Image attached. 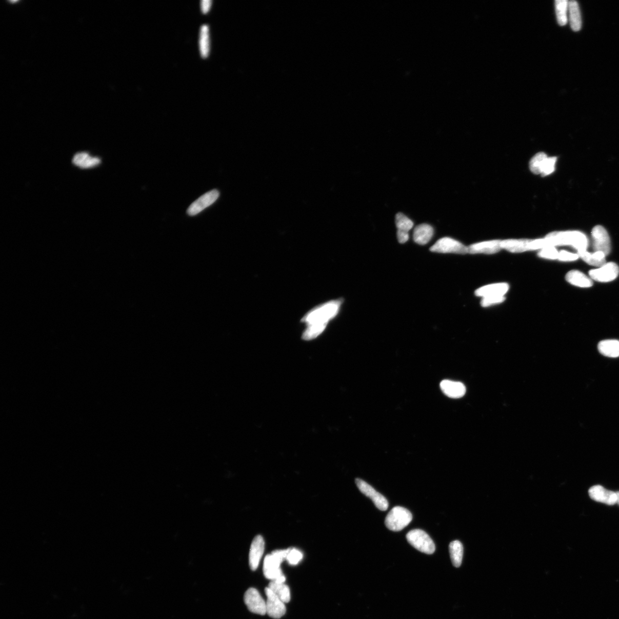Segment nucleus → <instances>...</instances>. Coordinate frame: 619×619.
<instances>
[{
  "label": "nucleus",
  "mask_w": 619,
  "mask_h": 619,
  "mask_svg": "<svg viewBox=\"0 0 619 619\" xmlns=\"http://www.w3.org/2000/svg\"><path fill=\"white\" fill-rule=\"evenodd\" d=\"M341 304L342 301L340 299L330 301L307 313L302 321L308 325V327L302 338L309 341L317 337L323 332L329 321L337 315Z\"/></svg>",
  "instance_id": "1"
},
{
  "label": "nucleus",
  "mask_w": 619,
  "mask_h": 619,
  "mask_svg": "<svg viewBox=\"0 0 619 619\" xmlns=\"http://www.w3.org/2000/svg\"><path fill=\"white\" fill-rule=\"evenodd\" d=\"M545 238L551 247L571 246L577 252L586 251L589 245L587 236L578 231L553 232Z\"/></svg>",
  "instance_id": "2"
},
{
  "label": "nucleus",
  "mask_w": 619,
  "mask_h": 619,
  "mask_svg": "<svg viewBox=\"0 0 619 619\" xmlns=\"http://www.w3.org/2000/svg\"><path fill=\"white\" fill-rule=\"evenodd\" d=\"M290 549L275 550L266 555L263 563V573L266 578L279 583H285L286 577L281 569V564L286 560Z\"/></svg>",
  "instance_id": "3"
},
{
  "label": "nucleus",
  "mask_w": 619,
  "mask_h": 619,
  "mask_svg": "<svg viewBox=\"0 0 619 619\" xmlns=\"http://www.w3.org/2000/svg\"><path fill=\"white\" fill-rule=\"evenodd\" d=\"M412 514L408 509L401 506L394 507L386 516L385 524L393 532L405 528L412 520Z\"/></svg>",
  "instance_id": "4"
},
{
  "label": "nucleus",
  "mask_w": 619,
  "mask_h": 619,
  "mask_svg": "<svg viewBox=\"0 0 619 619\" xmlns=\"http://www.w3.org/2000/svg\"><path fill=\"white\" fill-rule=\"evenodd\" d=\"M406 538L408 542L418 551L427 554H432L435 551L434 543L425 531L412 530L407 533Z\"/></svg>",
  "instance_id": "5"
},
{
  "label": "nucleus",
  "mask_w": 619,
  "mask_h": 619,
  "mask_svg": "<svg viewBox=\"0 0 619 619\" xmlns=\"http://www.w3.org/2000/svg\"><path fill=\"white\" fill-rule=\"evenodd\" d=\"M430 251L436 253H453L464 255L469 253V248L454 238L446 237L437 241L430 248Z\"/></svg>",
  "instance_id": "6"
},
{
  "label": "nucleus",
  "mask_w": 619,
  "mask_h": 619,
  "mask_svg": "<svg viewBox=\"0 0 619 619\" xmlns=\"http://www.w3.org/2000/svg\"><path fill=\"white\" fill-rule=\"evenodd\" d=\"M592 237L594 252H602L607 256L611 252L610 236L605 228L597 225L592 229Z\"/></svg>",
  "instance_id": "7"
},
{
  "label": "nucleus",
  "mask_w": 619,
  "mask_h": 619,
  "mask_svg": "<svg viewBox=\"0 0 619 619\" xmlns=\"http://www.w3.org/2000/svg\"><path fill=\"white\" fill-rule=\"evenodd\" d=\"M244 601L250 612L260 615H265L267 613L266 602L256 589H248L244 596Z\"/></svg>",
  "instance_id": "8"
},
{
  "label": "nucleus",
  "mask_w": 619,
  "mask_h": 619,
  "mask_svg": "<svg viewBox=\"0 0 619 619\" xmlns=\"http://www.w3.org/2000/svg\"><path fill=\"white\" fill-rule=\"evenodd\" d=\"M619 267L615 263L610 262L598 268L589 271V275L592 280L599 282H610L617 278Z\"/></svg>",
  "instance_id": "9"
},
{
  "label": "nucleus",
  "mask_w": 619,
  "mask_h": 619,
  "mask_svg": "<svg viewBox=\"0 0 619 619\" xmlns=\"http://www.w3.org/2000/svg\"><path fill=\"white\" fill-rule=\"evenodd\" d=\"M265 593L267 596L266 611L267 615L275 619H278L284 616L286 612L285 603L283 602L268 587L265 588Z\"/></svg>",
  "instance_id": "10"
},
{
  "label": "nucleus",
  "mask_w": 619,
  "mask_h": 619,
  "mask_svg": "<svg viewBox=\"0 0 619 619\" xmlns=\"http://www.w3.org/2000/svg\"><path fill=\"white\" fill-rule=\"evenodd\" d=\"M355 481L360 491L371 499L375 506L379 510L386 511L388 509L389 504L386 497L378 493L376 490H375L366 482L358 478L355 479Z\"/></svg>",
  "instance_id": "11"
},
{
  "label": "nucleus",
  "mask_w": 619,
  "mask_h": 619,
  "mask_svg": "<svg viewBox=\"0 0 619 619\" xmlns=\"http://www.w3.org/2000/svg\"><path fill=\"white\" fill-rule=\"evenodd\" d=\"M219 196H220V193L216 189H213L212 191L205 193L189 206L187 213L189 216L196 215L205 209L211 206L217 201Z\"/></svg>",
  "instance_id": "12"
},
{
  "label": "nucleus",
  "mask_w": 619,
  "mask_h": 619,
  "mask_svg": "<svg viewBox=\"0 0 619 619\" xmlns=\"http://www.w3.org/2000/svg\"><path fill=\"white\" fill-rule=\"evenodd\" d=\"M265 547V540L262 536L256 535L252 541L249 554V565L252 571H256L259 567L261 560L264 553Z\"/></svg>",
  "instance_id": "13"
},
{
  "label": "nucleus",
  "mask_w": 619,
  "mask_h": 619,
  "mask_svg": "<svg viewBox=\"0 0 619 619\" xmlns=\"http://www.w3.org/2000/svg\"><path fill=\"white\" fill-rule=\"evenodd\" d=\"M591 498L598 503L612 505L617 503L616 493L609 491L602 486H594L589 490Z\"/></svg>",
  "instance_id": "14"
},
{
  "label": "nucleus",
  "mask_w": 619,
  "mask_h": 619,
  "mask_svg": "<svg viewBox=\"0 0 619 619\" xmlns=\"http://www.w3.org/2000/svg\"><path fill=\"white\" fill-rule=\"evenodd\" d=\"M441 388L443 392L446 396L453 398H458L464 396L466 391L464 384L448 380H443L442 382Z\"/></svg>",
  "instance_id": "15"
},
{
  "label": "nucleus",
  "mask_w": 619,
  "mask_h": 619,
  "mask_svg": "<svg viewBox=\"0 0 619 619\" xmlns=\"http://www.w3.org/2000/svg\"><path fill=\"white\" fill-rule=\"evenodd\" d=\"M501 242V241L495 240L474 244L468 247L469 253H472V254H475V253L493 254L502 249Z\"/></svg>",
  "instance_id": "16"
},
{
  "label": "nucleus",
  "mask_w": 619,
  "mask_h": 619,
  "mask_svg": "<svg viewBox=\"0 0 619 619\" xmlns=\"http://www.w3.org/2000/svg\"><path fill=\"white\" fill-rule=\"evenodd\" d=\"M509 289L508 284L505 283H501V284H495L490 285L481 287L475 291V295L477 296L487 297V296H503Z\"/></svg>",
  "instance_id": "17"
},
{
  "label": "nucleus",
  "mask_w": 619,
  "mask_h": 619,
  "mask_svg": "<svg viewBox=\"0 0 619 619\" xmlns=\"http://www.w3.org/2000/svg\"><path fill=\"white\" fill-rule=\"evenodd\" d=\"M565 279L569 284L582 287V288H589L593 284L591 277H589L584 273L577 270H572L568 272L565 276Z\"/></svg>",
  "instance_id": "18"
},
{
  "label": "nucleus",
  "mask_w": 619,
  "mask_h": 619,
  "mask_svg": "<svg viewBox=\"0 0 619 619\" xmlns=\"http://www.w3.org/2000/svg\"><path fill=\"white\" fill-rule=\"evenodd\" d=\"M72 162L81 169H90L99 165L101 160L98 157H92L86 152H80L74 155Z\"/></svg>",
  "instance_id": "19"
},
{
  "label": "nucleus",
  "mask_w": 619,
  "mask_h": 619,
  "mask_svg": "<svg viewBox=\"0 0 619 619\" xmlns=\"http://www.w3.org/2000/svg\"><path fill=\"white\" fill-rule=\"evenodd\" d=\"M433 235V228L427 224L417 226L414 230L413 239L418 245H425L431 239Z\"/></svg>",
  "instance_id": "20"
},
{
  "label": "nucleus",
  "mask_w": 619,
  "mask_h": 619,
  "mask_svg": "<svg viewBox=\"0 0 619 619\" xmlns=\"http://www.w3.org/2000/svg\"><path fill=\"white\" fill-rule=\"evenodd\" d=\"M569 19L572 30L574 32L581 31L582 27V19L579 5L576 1L569 2Z\"/></svg>",
  "instance_id": "21"
},
{
  "label": "nucleus",
  "mask_w": 619,
  "mask_h": 619,
  "mask_svg": "<svg viewBox=\"0 0 619 619\" xmlns=\"http://www.w3.org/2000/svg\"><path fill=\"white\" fill-rule=\"evenodd\" d=\"M199 50L203 58H207L210 52V37L208 24H203L199 32Z\"/></svg>",
  "instance_id": "22"
},
{
  "label": "nucleus",
  "mask_w": 619,
  "mask_h": 619,
  "mask_svg": "<svg viewBox=\"0 0 619 619\" xmlns=\"http://www.w3.org/2000/svg\"><path fill=\"white\" fill-rule=\"evenodd\" d=\"M599 352L604 356L616 358L619 357V341L616 340H604L598 345Z\"/></svg>",
  "instance_id": "23"
},
{
  "label": "nucleus",
  "mask_w": 619,
  "mask_h": 619,
  "mask_svg": "<svg viewBox=\"0 0 619 619\" xmlns=\"http://www.w3.org/2000/svg\"><path fill=\"white\" fill-rule=\"evenodd\" d=\"M530 239H508L501 241V248L511 252L518 253L529 251Z\"/></svg>",
  "instance_id": "24"
},
{
  "label": "nucleus",
  "mask_w": 619,
  "mask_h": 619,
  "mask_svg": "<svg viewBox=\"0 0 619 619\" xmlns=\"http://www.w3.org/2000/svg\"><path fill=\"white\" fill-rule=\"evenodd\" d=\"M579 257L586 262L587 264L597 267H602L606 263V255L602 252H594L593 253L586 251L578 252Z\"/></svg>",
  "instance_id": "25"
},
{
  "label": "nucleus",
  "mask_w": 619,
  "mask_h": 619,
  "mask_svg": "<svg viewBox=\"0 0 619 619\" xmlns=\"http://www.w3.org/2000/svg\"><path fill=\"white\" fill-rule=\"evenodd\" d=\"M268 588L274 592L281 600L285 603H288L291 600L290 588L285 583H279L271 581Z\"/></svg>",
  "instance_id": "26"
},
{
  "label": "nucleus",
  "mask_w": 619,
  "mask_h": 619,
  "mask_svg": "<svg viewBox=\"0 0 619 619\" xmlns=\"http://www.w3.org/2000/svg\"><path fill=\"white\" fill-rule=\"evenodd\" d=\"M449 550L453 565L456 568H459L462 564L464 555V547L462 544L459 541H454L450 543Z\"/></svg>",
  "instance_id": "27"
},
{
  "label": "nucleus",
  "mask_w": 619,
  "mask_h": 619,
  "mask_svg": "<svg viewBox=\"0 0 619 619\" xmlns=\"http://www.w3.org/2000/svg\"><path fill=\"white\" fill-rule=\"evenodd\" d=\"M568 6L569 2L567 0H556L555 2V13L560 26H564L568 23Z\"/></svg>",
  "instance_id": "28"
},
{
  "label": "nucleus",
  "mask_w": 619,
  "mask_h": 619,
  "mask_svg": "<svg viewBox=\"0 0 619 619\" xmlns=\"http://www.w3.org/2000/svg\"><path fill=\"white\" fill-rule=\"evenodd\" d=\"M548 156L544 152H539L533 156L529 163L530 171L535 174H541Z\"/></svg>",
  "instance_id": "29"
},
{
  "label": "nucleus",
  "mask_w": 619,
  "mask_h": 619,
  "mask_svg": "<svg viewBox=\"0 0 619 619\" xmlns=\"http://www.w3.org/2000/svg\"><path fill=\"white\" fill-rule=\"evenodd\" d=\"M395 222L398 231L408 232L413 226V223L411 219L402 213H398L396 214Z\"/></svg>",
  "instance_id": "30"
},
{
  "label": "nucleus",
  "mask_w": 619,
  "mask_h": 619,
  "mask_svg": "<svg viewBox=\"0 0 619 619\" xmlns=\"http://www.w3.org/2000/svg\"><path fill=\"white\" fill-rule=\"evenodd\" d=\"M557 162V158L556 157H548L547 161H546L540 175L543 177H545L553 173L554 172Z\"/></svg>",
  "instance_id": "31"
},
{
  "label": "nucleus",
  "mask_w": 619,
  "mask_h": 619,
  "mask_svg": "<svg viewBox=\"0 0 619 619\" xmlns=\"http://www.w3.org/2000/svg\"><path fill=\"white\" fill-rule=\"evenodd\" d=\"M302 558H303V554L298 549L292 548L290 549L286 560L290 565H296L299 563Z\"/></svg>",
  "instance_id": "32"
},
{
  "label": "nucleus",
  "mask_w": 619,
  "mask_h": 619,
  "mask_svg": "<svg viewBox=\"0 0 619 619\" xmlns=\"http://www.w3.org/2000/svg\"><path fill=\"white\" fill-rule=\"evenodd\" d=\"M558 253L555 247H548L544 248L541 250L538 255L541 257L546 258L549 259H557L558 257Z\"/></svg>",
  "instance_id": "33"
},
{
  "label": "nucleus",
  "mask_w": 619,
  "mask_h": 619,
  "mask_svg": "<svg viewBox=\"0 0 619 619\" xmlns=\"http://www.w3.org/2000/svg\"><path fill=\"white\" fill-rule=\"evenodd\" d=\"M505 300V297L503 296L484 297L481 301V305L485 308V307L502 303Z\"/></svg>",
  "instance_id": "34"
},
{
  "label": "nucleus",
  "mask_w": 619,
  "mask_h": 619,
  "mask_svg": "<svg viewBox=\"0 0 619 619\" xmlns=\"http://www.w3.org/2000/svg\"><path fill=\"white\" fill-rule=\"evenodd\" d=\"M578 255L566 251H561L558 253V259L561 261H574L578 259Z\"/></svg>",
  "instance_id": "35"
},
{
  "label": "nucleus",
  "mask_w": 619,
  "mask_h": 619,
  "mask_svg": "<svg viewBox=\"0 0 619 619\" xmlns=\"http://www.w3.org/2000/svg\"><path fill=\"white\" fill-rule=\"evenodd\" d=\"M212 4V0H202V1L201 2V7L202 13L204 14H207L209 11H210Z\"/></svg>",
  "instance_id": "36"
},
{
  "label": "nucleus",
  "mask_w": 619,
  "mask_h": 619,
  "mask_svg": "<svg viewBox=\"0 0 619 619\" xmlns=\"http://www.w3.org/2000/svg\"><path fill=\"white\" fill-rule=\"evenodd\" d=\"M397 237L398 242L401 244H404L406 243L409 240V233L407 232L397 230Z\"/></svg>",
  "instance_id": "37"
},
{
  "label": "nucleus",
  "mask_w": 619,
  "mask_h": 619,
  "mask_svg": "<svg viewBox=\"0 0 619 619\" xmlns=\"http://www.w3.org/2000/svg\"><path fill=\"white\" fill-rule=\"evenodd\" d=\"M616 495H617V503H617L619 505V492H618V493H616Z\"/></svg>",
  "instance_id": "38"
}]
</instances>
